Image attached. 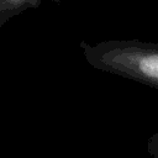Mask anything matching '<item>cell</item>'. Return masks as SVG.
<instances>
[{"mask_svg": "<svg viewBox=\"0 0 158 158\" xmlns=\"http://www.w3.org/2000/svg\"><path fill=\"white\" fill-rule=\"evenodd\" d=\"M86 62L95 69L125 77L158 89V43L138 40L80 42Z\"/></svg>", "mask_w": 158, "mask_h": 158, "instance_id": "1", "label": "cell"}, {"mask_svg": "<svg viewBox=\"0 0 158 158\" xmlns=\"http://www.w3.org/2000/svg\"><path fill=\"white\" fill-rule=\"evenodd\" d=\"M44 0H0V27L4 26L11 17L28 10L37 9ZM60 4L63 0H52Z\"/></svg>", "mask_w": 158, "mask_h": 158, "instance_id": "2", "label": "cell"}]
</instances>
